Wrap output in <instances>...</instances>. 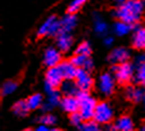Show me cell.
I'll list each match as a JSON object with an SVG mask.
<instances>
[{
  "label": "cell",
  "mask_w": 145,
  "mask_h": 131,
  "mask_svg": "<svg viewBox=\"0 0 145 131\" xmlns=\"http://www.w3.org/2000/svg\"><path fill=\"white\" fill-rule=\"evenodd\" d=\"M60 91H61L63 95L68 97H78L79 94L81 93L76 83L72 80H65L60 86Z\"/></svg>",
  "instance_id": "14"
},
{
  "label": "cell",
  "mask_w": 145,
  "mask_h": 131,
  "mask_svg": "<svg viewBox=\"0 0 145 131\" xmlns=\"http://www.w3.org/2000/svg\"><path fill=\"white\" fill-rule=\"evenodd\" d=\"M64 81V75H63L61 70L59 69V66L48 69L45 72V91L48 94L51 91H55L58 87L61 86Z\"/></svg>",
  "instance_id": "3"
},
{
  "label": "cell",
  "mask_w": 145,
  "mask_h": 131,
  "mask_svg": "<svg viewBox=\"0 0 145 131\" xmlns=\"http://www.w3.org/2000/svg\"><path fill=\"white\" fill-rule=\"evenodd\" d=\"M44 64L48 68H55L61 64V53L56 48H48L44 53Z\"/></svg>",
  "instance_id": "9"
},
{
  "label": "cell",
  "mask_w": 145,
  "mask_h": 131,
  "mask_svg": "<svg viewBox=\"0 0 145 131\" xmlns=\"http://www.w3.org/2000/svg\"><path fill=\"white\" fill-rule=\"evenodd\" d=\"M130 53L125 48H116L109 54V61L114 65H121V64L128 63Z\"/></svg>",
  "instance_id": "10"
},
{
  "label": "cell",
  "mask_w": 145,
  "mask_h": 131,
  "mask_svg": "<svg viewBox=\"0 0 145 131\" xmlns=\"http://www.w3.org/2000/svg\"><path fill=\"white\" fill-rule=\"evenodd\" d=\"M134 81L140 86H145V55L139 56L135 61Z\"/></svg>",
  "instance_id": "11"
},
{
  "label": "cell",
  "mask_w": 145,
  "mask_h": 131,
  "mask_svg": "<svg viewBox=\"0 0 145 131\" xmlns=\"http://www.w3.org/2000/svg\"><path fill=\"white\" fill-rule=\"evenodd\" d=\"M125 96L129 101L140 102L145 97V91L140 86H128L125 89Z\"/></svg>",
  "instance_id": "15"
},
{
  "label": "cell",
  "mask_w": 145,
  "mask_h": 131,
  "mask_svg": "<svg viewBox=\"0 0 145 131\" xmlns=\"http://www.w3.org/2000/svg\"><path fill=\"white\" fill-rule=\"evenodd\" d=\"M114 126L116 131H134V121L128 115H123L116 119Z\"/></svg>",
  "instance_id": "19"
},
{
  "label": "cell",
  "mask_w": 145,
  "mask_h": 131,
  "mask_svg": "<svg viewBox=\"0 0 145 131\" xmlns=\"http://www.w3.org/2000/svg\"><path fill=\"white\" fill-rule=\"evenodd\" d=\"M23 131H33L31 129H26V130H23Z\"/></svg>",
  "instance_id": "37"
},
{
  "label": "cell",
  "mask_w": 145,
  "mask_h": 131,
  "mask_svg": "<svg viewBox=\"0 0 145 131\" xmlns=\"http://www.w3.org/2000/svg\"><path fill=\"white\" fill-rule=\"evenodd\" d=\"M131 28H133L131 25H129V24H126V23H123V21H116V23L114 24V31L119 36H124V35L129 34Z\"/></svg>",
  "instance_id": "24"
},
{
  "label": "cell",
  "mask_w": 145,
  "mask_h": 131,
  "mask_svg": "<svg viewBox=\"0 0 145 131\" xmlns=\"http://www.w3.org/2000/svg\"><path fill=\"white\" fill-rule=\"evenodd\" d=\"M114 117V110L111 109V106L109 105L108 102L103 101V102H99L96 105V109H95V114H94V119L98 124H109Z\"/></svg>",
  "instance_id": "5"
},
{
  "label": "cell",
  "mask_w": 145,
  "mask_h": 131,
  "mask_svg": "<svg viewBox=\"0 0 145 131\" xmlns=\"http://www.w3.org/2000/svg\"><path fill=\"white\" fill-rule=\"evenodd\" d=\"M60 106L65 112H69L70 115L75 114V112H79V100H78V97L64 96L61 99Z\"/></svg>",
  "instance_id": "16"
},
{
  "label": "cell",
  "mask_w": 145,
  "mask_h": 131,
  "mask_svg": "<svg viewBox=\"0 0 145 131\" xmlns=\"http://www.w3.org/2000/svg\"><path fill=\"white\" fill-rule=\"evenodd\" d=\"M78 23V19L74 14H66L60 19V33L64 34H69L71 30L75 29Z\"/></svg>",
  "instance_id": "12"
},
{
  "label": "cell",
  "mask_w": 145,
  "mask_h": 131,
  "mask_svg": "<svg viewBox=\"0 0 145 131\" xmlns=\"http://www.w3.org/2000/svg\"><path fill=\"white\" fill-rule=\"evenodd\" d=\"M133 46L139 50H144L145 49V26H139L135 29L134 34H133Z\"/></svg>",
  "instance_id": "18"
},
{
  "label": "cell",
  "mask_w": 145,
  "mask_h": 131,
  "mask_svg": "<svg viewBox=\"0 0 145 131\" xmlns=\"http://www.w3.org/2000/svg\"><path fill=\"white\" fill-rule=\"evenodd\" d=\"M16 89H18V83H15V81H13V80H8V81H5V83L3 84L1 94L4 96L10 95V94H13Z\"/></svg>",
  "instance_id": "27"
},
{
  "label": "cell",
  "mask_w": 145,
  "mask_h": 131,
  "mask_svg": "<svg viewBox=\"0 0 145 131\" xmlns=\"http://www.w3.org/2000/svg\"><path fill=\"white\" fill-rule=\"evenodd\" d=\"M70 61L76 69H84L89 72L94 69V64H93L91 59H90L89 56L76 55V54H75V56H72V59L70 60Z\"/></svg>",
  "instance_id": "13"
},
{
  "label": "cell",
  "mask_w": 145,
  "mask_h": 131,
  "mask_svg": "<svg viewBox=\"0 0 145 131\" xmlns=\"http://www.w3.org/2000/svg\"><path fill=\"white\" fill-rule=\"evenodd\" d=\"M140 131H145V125H144V126H141V129H140Z\"/></svg>",
  "instance_id": "35"
},
{
  "label": "cell",
  "mask_w": 145,
  "mask_h": 131,
  "mask_svg": "<svg viewBox=\"0 0 145 131\" xmlns=\"http://www.w3.org/2000/svg\"><path fill=\"white\" fill-rule=\"evenodd\" d=\"M78 100H79V114L81 115L83 120L84 121L93 120L94 119L96 105H98L95 99L89 93L81 91L79 94V96H78Z\"/></svg>",
  "instance_id": "2"
},
{
  "label": "cell",
  "mask_w": 145,
  "mask_h": 131,
  "mask_svg": "<svg viewBox=\"0 0 145 131\" xmlns=\"http://www.w3.org/2000/svg\"><path fill=\"white\" fill-rule=\"evenodd\" d=\"M60 34V20L56 16L51 15L40 25L38 30L39 36H46V35H56Z\"/></svg>",
  "instance_id": "6"
},
{
  "label": "cell",
  "mask_w": 145,
  "mask_h": 131,
  "mask_svg": "<svg viewBox=\"0 0 145 131\" xmlns=\"http://www.w3.org/2000/svg\"><path fill=\"white\" fill-rule=\"evenodd\" d=\"M51 131H60L59 129H51Z\"/></svg>",
  "instance_id": "36"
},
{
  "label": "cell",
  "mask_w": 145,
  "mask_h": 131,
  "mask_svg": "<svg viewBox=\"0 0 145 131\" xmlns=\"http://www.w3.org/2000/svg\"><path fill=\"white\" fill-rule=\"evenodd\" d=\"M103 131H116V129H115V126H109L108 125V126L104 127V130Z\"/></svg>",
  "instance_id": "34"
},
{
  "label": "cell",
  "mask_w": 145,
  "mask_h": 131,
  "mask_svg": "<svg viewBox=\"0 0 145 131\" xmlns=\"http://www.w3.org/2000/svg\"><path fill=\"white\" fill-rule=\"evenodd\" d=\"M94 30L96 34L99 35H105L108 31V24L103 19L99 18V14H94Z\"/></svg>",
  "instance_id": "23"
},
{
  "label": "cell",
  "mask_w": 145,
  "mask_h": 131,
  "mask_svg": "<svg viewBox=\"0 0 145 131\" xmlns=\"http://www.w3.org/2000/svg\"><path fill=\"white\" fill-rule=\"evenodd\" d=\"M113 41H114L113 36H105V39H104L105 46H111V45H113Z\"/></svg>",
  "instance_id": "32"
},
{
  "label": "cell",
  "mask_w": 145,
  "mask_h": 131,
  "mask_svg": "<svg viewBox=\"0 0 145 131\" xmlns=\"http://www.w3.org/2000/svg\"><path fill=\"white\" fill-rule=\"evenodd\" d=\"M83 117H81V115L79 114V112H75V114H71L70 115V123L74 125V126L79 127L81 124H83Z\"/></svg>",
  "instance_id": "31"
},
{
  "label": "cell",
  "mask_w": 145,
  "mask_h": 131,
  "mask_svg": "<svg viewBox=\"0 0 145 131\" xmlns=\"http://www.w3.org/2000/svg\"><path fill=\"white\" fill-rule=\"evenodd\" d=\"M144 105H145V97H144Z\"/></svg>",
  "instance_id": "38"
},
{
  "label": "cell",
  "mask_w": 145,
  "mask_h": 131,
  "mask_svg": "<svg viewBox=\"0 0 145 131\" xmlns=\"http://www.w3.org/2000/svg\"><path fill=\"white\" fill-rule=\"evenodd\" d=\"M85 4V1L84 0H74V1H71L70 4H69V7H68V11H69V14H74L76 11H79L81 8H83V5Z\"/></svg>",
  "instance_id": "30"
},
{
  "label": "cell",
  "mask_w": 145,
  "mask_h": 131,
  "mask_svg": "<svg viewBox=\"0 0 145 131\" xmlns=\"http://www.w3.org/2000/svg\"><path fill=\"white\" fill-rule=\"evenodd\" d=\"M76 55H84V56H90L91 54V46L88 41H83L79 44V46L76 48Z\"/></svg>",
  "instance_id": "28"
},
{
  "label": "cell",
  "mask_w": 145,
  "mask_h": 131,
  "mask_svg": "<svg viewBox=\"0 0 145 131\" xmlns=\"http://www.w3.org/2000/svg\"><path fill=\"white\" fill-rule=\"evenodd\" d=\"M75 83L79 86L80 91H84V93H88L90 89L93 87V78L90 75L89 71L84 69H78V72H76V78H75Z\"/></svg>",
  "instance_id": "8"
},
{
  "label": "cell",
  "mask_w": 145,
  "mask_h": 131,
  "mask_svg": "<svg viewBox=\"0 0 145 131\" xmlns=\"http://www.w3.org/2000/svg\"><path fill=\"white\" fill-rule=\"evenodd\" d=\"M98 89L103 95H111L115 90V78H114V75L109 74V72L101 74L98 80Z\"/></svg>",
  "instance_id": "7"
},
{
  "label": "cell",
  "mask_w": 145,
  "mask_h": 131,
  "mask_svg": "<svg viewBox=\"0 0 145 131\" xmlns=\"http://www.w3.org/2000/svg\"><path fill=\"white\" fill-rule=\"evenodd\" d=\"M144 13V4L138 0H128L120 1L116 9L114 10V15L119 19V21L126 23L129 25H135L141 19Z\"/></svg>",
  "instance_id": "1"
},
{
  "label": "cell",
  "mask_w": 145,
  "mask_h": 131,
  "mask_svg": "<svg viewBox=\"0 0 145 131\" xmlns=\"http://www.w3.org/2000/svg\"><path fill=\"white\" fill-rule=\"evenodd\" d=\"M60 102H61V99H60V93L58 90L51 91V93L48 94V99H46V101L43 104L41 109H43V111H45L48 114V112L53 110L55 106H58Z\"/></svg>",
  "instance_id": "17"
},
{
  "label": "cell",
  "mask_w": 145,
  "mask_h": 131,
  "mask_svg": "<svg viewBox=\"0 0 145 131\" xmlns=\"http://www.w3.org/2000/svg\"><path fill=\"white\" fill-rule=\"evenodd\" d=\"M35 131H51V129H49V126H45V125H39L35 129Z\"/></svg>",
  "instance_id": "33"
},
{
  "label": "cell",
  "mask_w": 145,
  "mask_h": 131,
  "mask_svg": "<svg viewBox=\"0 0 145 131\" xmlns=\"http://www.w3.org/2000/svg\"><path fill=\"white\" fill-rule=\"evenodd\" d=\"M13 111H14L15 115H18V116H20V117L26 116L28 112L30 111L26 100H19V101L15 102L13 105Z\"/></svg>",
  "instance_id": "22"
},
{
  "label": "cell",
  "mask_w": 145,
  "mask_h": 131,
  "mask_svg": "<svg viewBox=\"0 0 145 131\" xmlns=\"http://www.w3.org/2000/svg\"><path fill=\"white\" fill-rule=\"evenodd\" d=\"M26 102H28L30 110H35V109H38V108H40V106H41V102H43V96H41L40 94H33L31 96L28 97Z\"/></svg>",
  "instance_id": "26"
},
{
  "label": "cell",
  "mask_w": 145,
  "mask_h": 131,
  "mask_svg": "<svg viewBox=\"0 0 145 131\" xmlns=\"http://www.w3.org/2000/svg\"><path fill=\"white\" fill-rule=\"evenodd\" d=\"M39 123L41 125H45V126H53L56 123V117L51 114H44L43 116L39 117Z\"/></svg>",
  "instance_id": "29"
},
{
  "label": "cell",
  "mask_w": 145,
  "mask_h": 131,
  "mask_svg": "<svg viewBox=\"0 0 145 131\" xmlns=\"http://www.w3.org/2000/svg\"><path fill=\"white\" fill-rule=\"evenodd\" d=\"M114 78L119 84L125 85L129 84L134 79L135 75V66L131 65L130 63H125L121 65H115L113 68Z\"/></svg>",
  "instance_id": "4"
},
{
  "label": "cell",
  "mask_w": 145,
  "mask_h": 131,
  "mask_svg": "<svg viewBox=\"0 0 145 131\" xmlns=\"http://www.w3.org/2000/svg\"><path fill=\"white\" fill-rule=\"evenodd\" d=\"M72 45V38L70 34H64L60 33L56 36V46L60 51H69Z\"/></svg>",
  "instance_id": "21"
},
{
  "label": "cell",
  "mask_w": 145,
  "mask_h": 131,
  "mask_svg": "<svg viewBox=\"0 0 145 131\" xmlns=\"http://www.w3.org/2000/svg\"><path fill=\"white\" fill-rule=\"evenodd\" d=\"M58 66H59V69L61 70L65 80H72V79L76 78L78 69L72 65L71 61H61V64Z\"/></svg>",
  "instance_id": "20"
},
{
  "label": "cell",
  "mask_w": 145,
  "mask_h": 131,
  "mask_svg": "<svg viewBox=\"0 0 145 131\" xmlns=\"http://www.w3.org/2000/svg\"><path fill=\"white\" fill-rule=\"evenodd\" d=\"M78 129H79V131H101L100 124H98L95 120L84 121Z\"/></svg>",
  "instance_id": "25"
}]
</instances>
